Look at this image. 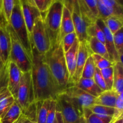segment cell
Segmentation results:
<instances>
[{
	"label": "cell",
	"mask_w": 123,
	"mask_h": 123,
	"mask_svg": "<svg viewBox=\"0 0 123 123\" xmlns=\"http://www.w3.org/2000/svg\"><path fill=\"white\" fill-rule=\"evenodd\" d=\"M31 60V78L35 102L44 100H56L62 90L53 76L44 58V55L37 50L33 44Z\"/></svg>",
	"instance_id": "obj_1"
},
{
	"label": "cell",
	"mask_w": 123,
	"mask_h": 123,
	"mask_svg": "<svg viewBox=\"0 0 123 123\" xmlns=\"http://www.w3.org/2000/svg\"><path fill=\"white\" fill-rule=\"evenodd\" d=\"M44 55L53 76L62 91L68 86L74 85L67 69L61 39L52 42L50 48Z\"/></svg>",
	"instance_id": "obj_2"
},
{
	"label": "cell",
	"mask_w": 123,
	"mask_h": 123,
	"mask_svg": "<svg viewBox=\"0 0 123 123\" xmlns=\"http://www.w3.org/2000/svg\"><path fill=\"white\" fill-rule=\"evenodd\" d=\"M10 24L21 42L28 56L32 60L31 43L19 0H14V7L10 19Z\"/></svg>",
	"instance_id": "obj_3"
},
{
	"label": "cell",
	"mask_w": 123,
	"mask_h": 123,
	"mask_svg": "<svg viewBox=\"0 0 123 123\" xmlns=\"http://www.w3.org/2000/svg\"><path fill=\"white\" fill-rule=\"evenodd\" d=\"M8 28L11 39L10 61L14 62L22 73L30 72L32 68L31 59L10 24H8Z\"/></svg>",
	"instance_id": "obj_4"
},
{
	"label": "cell",
	"mask_w": 123,
	"mask_h": 123,
	"mask_svg": "<svg viewBox=\"0 0 123 123\" xmlns=\"http://www.w3.org/2000/svg\"><path fill=\"white\" fill-rule=\"evenodd\" d=\"M64 5L60 1H55L48 11L41 13L48 32L50 43L61 39L60 36V26L62 19Z\"/></svg>",
	"instance_id": "obj_5"
},
{
	"label": "cell",
	"mask_w": 123,
	"mask_h": 123,
	"mask_svg": "<svg viewBox=\"0 0 123 123\" xmlns=\"http://www.w3.org/2000/svg\"><path fill=\"white\" fill-rule=\"evenodd\" d=\"M56 111L62 114L64 123H86L84 113L79 111L64 92L56 98Z\"/></svg>",
	"instance_id": "obj_6"
},
{
	"label": "cell",
	"mask_w": 123,
	"mask_h": 123,
	"mask_svg": "<svg viewBox=\"0 0 123 123\" xmlns=\"http://www.w3.org/2000/svg\"><path fill=\"white\" fill-rule=\"evenodd\" d=\"M30 40L31 44L41 54H45L50 48V38L42 15L35 20Z\"/></svg>",
	"instance_id": "obj_7"
},
{
	"label": "cell",
	"mask_w": 123,
	"mask_h": 123,
	"mask_svg": "<svg viewBox=\"0 0 123 123\" xmlns=\"http://www.w3.org/2000/svg\"><path fill=\"white\" fill-rule=\"evenodd\" d=\"M20 106L22 113L34 101L31 72L22 73L18 89V97L16 100Z\"/></svg>",
	"instance_id": "obj_8"
},
{
	"label": "cell",
	"mask_w": 123,
	"mask_h": 123,
	"mask_svg": "<svg viewBox=\"0 0 123 123\" xmlns=\"http://www.w3.org/2000/svg\"><path fill=\"white\" fill-rule=\"evenodd\" d=\"M62 92L73 100L78 102L83 108H88L94 105L96 97L74 85L67 87L63 90Z\"/></svg>",
	"instance_id": "obj_9"
},
{
	"label": "cell",
	"mask_w": 123,
	"mask_h": 123,
	"mask_svg": "<svg viewBox=\"0 0 123 123\" xmlns=\"http://www.w3.org/2000/svg\"><path fill=\"white\" fill-rule=\"evenodd\" d=\"M8 23L4 17L0 20V61L4 63L10 59L11 39Z\"/></svg>",
	"instance_id": "obj_10"
},
{
	"label": "cell",
	"mask_w": 123,
	"mask_h": 123,
	"mask_svg": "<svg viewBox=\"0 0 123 123\" xmlns=\"http://www.w3.org/2000/svg\"><path fill=\"white\" fill-rule=\"evenodd\" d=\"M21 5L23 16L28 31L30 39H31V32L34 21L41 15L40 12L35 6L32 0H19ZM31 42V40H30Z\"/></svg>",
	"instance_id": "obj_11"
},
{
	"label": "cell",
	"mask_w": 123,
	"mask_h": 123,
	"mask_svg": "<svg viewBox=\"0 0 123 123\" xmlns=\"http://www.w3.org/2000/svg\"><path fill=\"white\" fill-rule=\"evenodd\" d=\"M81 18L88 25L94 23L98 19L97 0H79Z\"/></svg>",
	"instance_id": "obj_12"
},
{
	"label": "cell",
	"mask_w": 123,
	"mask_h": 123,
	"mask_svg": "<svg viewBox=\"0 0 123 123\" xmlns=\"http://www.w3.org/2000/svg\"><path fill=\"white\" fill-rule=\"evenodd\" d=\"M92 54V52L89 47L88 43L79 42L75 72L72 78V81H73L74 85L76 84L79 81V79L81 78L82 72V70L85 62H86L88 57Z\"/></svg>",
	"instance_id": "obj_13"
},
{
	"label": "cell",
	"mask_w": 123,
	"mask_h": 123,
	"mask_svg": "<svg viewBox=\"0 0 123 123\" xmlns=\"http://www.w3.org/2000/svg\"><path fill=\"white\" fill-rule=\"evenodd\" d=\"M96 22L104 32L105 38V44L108 51L110 61L114 62L120 61L119 55L114 46L113 34L111 33L109 28L106 26L103 20L101 19H97Z\"/></svg>",
	"instance_id": "obj_14"
},
{
	"label": "cell",
	"mask_w": 123,
	"mask_h": 123,
	"mask_svg": "<svg viewBox=\"0 0 123 123\" xmlns=\"http://www.w3.org/2000/svg\"><path fill=\"white\" fill-rule=\"evenodd\" d=\"M22 72L20 70L18 66L10 61L9 64L8 73V82L7 88L15 100L18 97V89L20 84V78Z\"/></svg>",
	"instance_id": "obj_15"
},
{
	"label": "cell",
	"mask_w": 123,
	"mask_h": 123,
	"mask_svg": "<svg viewBox=\"0 0 123 123\" xmlns=\"http://www.w3.org/2000/svg\"><path fill=\"white\" fill-rule=\"evenodd\" d=\"M72 16L77 39L79 42L88 43L90 38L88 36L86 32V28L88 25L85 22L80 15L74 12H72Z\"/></svg>",
	"instance_id": "obj_16"
},
{
	"label": "cell",
	"mask_w": 123,
	"mask_h": 123,
	"mask_svg": "<svg viewBox=\"0 0 123 123\" xmlns=\"http://www.w3.org/2000/svg\"><path fill=\"white\" fill-rule=\"evenodd\" d=\"M79 46V42L76 38L74 43H73L72 46L70 48L69 50L66 52H65V58H66V64H67V69H68L70 77L72 80V78H73L74 72H75Z\"/></svg>",
	"instance_id": "obj_17"
},
{
	"label": "cell",
	"mask_w": 123,
	"mask_h": 123,
	"mask_svg": "<svg viewBox=\"0 0 123 123\" xmlns=\"http://www.w3.org/2000/svg\"><path fill=\"white\" fill-rule=\"evenodd\" d=\"M74 31L72 13L68 11L66 7L64 6L62 10V19H61V26H60V38H62L66 35Z\"/></svg>",
	"instance_id": "obj_18"
},
{
	"label": "cell",
	"mask_w": 123,
	"mask_h": 123,
	"mask_svg": "<svg viewBox=\"0 0 123 123\" xmlns=\"http://www.w3.org/2000/svg\"><path fill=\"white\" fill-rule=\"evenodd\" d=\"M118 95L113 90H106L96 97L94 105L114 108Z\"/></svg>",
	"instance_id": "obj_19"
},
{
	"label": "cell",
	"mask_w": 123,
	"mask_h": 123,
	"mask_svg": "<svg viewBox=\"0 0 123 123\" xmlns=\"http://www.w3.org/2000/svg\"><path fill=\"white\" fill-rule=\"evenodd\" d=\"M74 85L80 88L96 98L103 92V91L96 84L93 78L86 79L81 78L76 84H74Z\"/></svg>",
	"instance_id": "obj_20"
},
{
	"label": "cell",
	"mask_w": 123,
	"mask_h": 123,
	"mask_svg": "<svg viewBox=\"0 0 123 123\" xmlns=\"http://www.w3.org/2000/svg\"><path fill=\"white\" fill-rule=\"evenodd\" d=\"M114 83L112 90L118 94L123 93V64L121 61L116 62L114 66Z\"/></svg>",
	"instance_id": "obj_21"
},
{
	"label": "cell",
	"mask_w": 123,
	"mask_h": 123,
	"mask_svg": "<svg viewBox=\"0 0 123 123\" xmlns=\"http://www.w3.org/2000/svg\"><path fill=\"white\" fill-rule=\"evenodd\" d=\"M22 114V111L19 103L16 100L10 109L4 116L0 119V123H14L16 122Z\"/></svg>",
	"instance_id": "obj_22"
},
{
	"label": "cell",
	"mask_w": 123,
	"mask_h": 123,
	"mask_svg": "<svg viewBox=\"0 0 123 123\" xmlns=\"http://www.w3.org/2000/svg\"><path fill=\"white\" fill-rule=\"evenodd\" d=\"M15 99L8 88L0 93V119L10 109Z\"/></svg>",
	"instance_id": "obj_23"
},
{
	"label": "cell",
	"mask_w": 123,
	"mask_h": 123,
	"mask_svg": "<svg viewBox=\"0 0 123 123\" xmlns=\"http://www.w3.org/2000/svg\"><path fill=\"white\" fill-rule=\"evenodd\" d=\"M50 100H51L48 99L36 102V108H37V117H36L37 123H46L47 115H48Z\"/></svg>",
	"instance_id": "obj_24"
},
{
	"label": "cell",
	"mask_w": 123,
	"mask_h": 123,
	"mask_svg": "<svg viewBox=\"0 0 123 123\" xmlns=\"http://www.w3.org/2000/svg\"><path fill=\"white\" fill-rule=\"evenodd\" d=\"M89 47L92 54H97L109 60V56L105 45L95 37H90L88 42Z\"/></svg>",
	"instance_id": "obj_25"
},
{
	"label": "cell",
	"mask_w": 123,
	"mask_h": 123,
	"mask_svg": "<svg viewBox=\"0 0 123 123\" xmlns=\"http://www.w3.org/2000/svg\"><path fill=\"white\" fill-rule=\"evenodd\" d=\"M97 7L98 11V19L104 20L111 16H123V14L119 13L114 8L108 6L102 0H97Z\"/></svg>",
	"instance_id": "obj_26"
},
{
	"label": "cell",
	"mask_w": 123,
	"mask_h": 123,
	"mask_svg": "<svg viewBox=\"0 0 123 123\" xmlns=\"http://www.w3.org/2000/svg\"><path fill=\"white\" fill-rule=\"evenodd\" d=\"M84 115L86 123H112L113 121L112 117L95 114L88 108H84Z\"/></svg>",
	"instance_id": "obj_27"
},
{
	"label": "cell",
	"mask_w": 123,
	"mask_h": 123,
	"mask_svg": "<svg viewBox=\"0 0 123 123\" xmlns=\"http://www.w3.org/2000/svg\"><path fill=\"white\" fill-rule=\"evenodd\" d=\"M103 20L112 34L123 28V16H111Z\"/></svg>",
	"instance_id": "obj_28"
},
{
	"label": "cell",
	"mask_w": 123,
	"mask_h": 123,
	"mask_svg": "<svg viewBox=\"0 0 123 123\" xmlns=\"http://www.w3.org/2000/svg\"><path fill=\"white\" fill-rule=\"evenodd\" d=\"M86 32H87V34L89 38L95 37L97 40L102 42L103 44L105 43L104 32L102 31L101 28L97 25L96 22L88 25L87 28H86Z\"/></svg>",
	"instance_id": "obj_29"
},
{
	"label": "cell",
	"mask_w": 123,
	"mask_h": 123,
	"mask_svg": "<svg viewBox=\"0 0 123 123\" xmlns=\"http://www.w3.org/2000/svg\"><path fill=\"white\" fill-rule=\"evenodd\" d=\"M10 62V59H9L4 63H2L0 70V93L7 89Z\"/></svg>",
	"instance_id": "obj_30"
},
{
	"label": "cell",
	"mask_w": 123,
	"mask_h": 123,
	"mask_svg": "<svg viewBox=\"0 0 123 123\" xmlns=\"http://www.w3.org/2000/svg\"><path fill=\"white\" fill-rule=\"evenodd\" d=\"M96 66L94 63L93 59L91 55L89 56L85 62L84 67L82 72L81 78L86 79H92L96 71Z\"/></svg>",
	"instance_id": "obj_31"
},
{
	"label": "cell",
	"mask_w": 123,
	"mask_h": 123,
	"mask_svg": "<svg viewBox=\"0 0 123 123\" xmlns=\"http://www.w3.org/2000/svg\"><path fill=\"white\" fill-rule=\"evenodd\" d=\"M90 111L92 113L100 115H105V116H109L112 117L114 114V108L105 106L102 105H94L88 107Z\"/></svg>",
	"instance_id": "obj_32"
},
{
	"label": "cell",
	"mask_w": 123,
	"mask_h": 123,
	"mask_svg": "<svg viewBox=\"0 0 123 123\" xmlns=\"http://www.w3.org/2000/svg\"><path fill=\"white\" fill-rule=\"evenodd\" d=\"M115 48L120 57L121 62H123V28L113 34Z\"/></svg>",
	"instance_id": "obj_33"
},
{
	"label": "cell",
	"mask_w": 123,
	"mask_h": 123,
	"mask_svg": "<svg viewBox=\"0 0 123 123\" xmlns=\"http://www.w3.org/2000/svg\"><path fill=\"white\" fill-rule=\"evenodd\" d=\"M91 56L93 59L94 63L96 67L100 70L108 68V67H113L115 64V62H112L110 60H107V59L103 58V56L97 55V54H92Z\"/></svg>",
	"instance_id": "obj_34"
},
{
	"label": "cell",
	"mask_w": 123,
	"mask_h": 123,
	"mask_svg": "<svg viewBox=\"0 0 123 123\" xmlns=\"http://www.w3.org/2000/svg\"><path fill=\"white\" fill-rule=\"evenodd\" d=\"M101 73L105 82L107 90H112L114 83V68L113 67H108L100 70Z\"/></svg>",
	"instance_id": "obj_35"
},
{
	"label": "cell",
	"mask_w": 123,
	"mask_h": 123,
	"mask_svg": "<svg viewBox=\"0 0 123 123\" xmlns=\"http://www.w3.org/2000/svg\"><path fill=\"white\" fill-rule=\"evenodd\" d=\"M2 10L6 22L10 24L11 14L14 4V0H1Z\"/></svg>",
	"instance_id": "obj_36"
},
{
	"label": "cell",
	"mask_w": 123,
	"mask_h": 123,
	"mask_svg": "<svg viewBox=\"0 0 123 123\" xmlns=\"http://www.w3.org/2000/svg\"><path fill=\"white\" fill-rule=\"evenodd\" d=\"M56 1L61 2L71 13L74 12L80 16L79 0H55V1Z\"/></svg>",
	"instance_id": "obj_37"
},
{
	"label": "cell",
	"mask_w": 123,
	"mask_h": 123,
	"mask_svg": "<svg viewBox=\"0 0 123 123\" xmlns=\"http://www.w3.org/2000/svg\"><path fill=\"white\" fill-rule=\"evenodd\" d=\"M114 114L112 117L113 121L117 119L123 117V93L118 95L115 107H114Z\"/></svg>",
	"instance_id": "obj_38"
},
{
	"label": "cell",
	"mask_w": 123,
	"mask_h": 123,
	"mask_svg": "<svg viewBox=\"0 0 123 123\" xmlns=\"http://www.w3.org/2000/svg\"><path fill=\"white\" fill-rule=\"evenodd\" d=\"M76 38V34L74 31L66 35L62 38L61 42H62V48H63V50L64 51V52H67L69 50L70 48L72 46L73 43H74Z\"/></svg>",
	"instance_id": "obj_39"
},
{
	"label": "cell",
	"mask_w": 123,
	"mask_h": 123,
	"mask_svg": "<svg viewBox=\"0 0 123 123\" xmlns=\"http://www.w3.org/2000/svg\"><path fill=\"white\" fill-rule=\"evenodd\" d=\"M32 1L40 13H43L48 10L55 0H32Z\"/></svg>",
	"instance_id": "obj_40"
},
{
	"label": "cell",
	"mask_w": 123,
	"mask_h": 123,
	"mask_svg": "<svg viewBox=\"0 0 123 123\" xmlns=\"http://www.w3.org/2000/svg\"><path fill=\"white\" fill-rule=\"evenodd\" d=\"M22 115L30 121L36 122L37 108H36V102H33L32 104L30 105L26 111L22 113Z\"/></svg>",
	"instance_id": "obj_41"
},
{
	"label": "cell",
	"mask_w": 123,
	"mask_h": 123,
	"mask_svg": "<svg viewBox=\"0 0 123 123\" xmlns=\"http://www.w3.org/2000/svg\"><path fill=\"white\" fill-rule=\"evenodd\" d=\"M56 112V100H51L48 115H47L46 123H54Z\"/></svg>",
	"instance_id": "obj_42"
},
{
	"label": "cell",
	"mask_w": 123,
	"mask_h": 123,
	"mask_svg": "<svg viewBox=\"0 0 123 123\" xmlns=\"http://www.w3.org/2000/svg\"><path fill=\"white\" fill-rule=\"evenodd\" d=\"M93 79L96 84H97V86L101 89L103 91L107 90L105 82L104 79L101 73L100 70L96 68V71H95Z\"/></svg>",
	"instance_id": "obj_43"
},
{
	"label": "cell",
	"mask_w": 123,
	"mask_h": 123,
	"mask_svg": "<svg viewBox=\"0 0 123 123\" xmlns=\"http://www.w3.org/2000/svg\"><path fill=\"white\" fill-rule=\"evenodd\" d=\"M102 1L108 6L116 10L119 13L123 14V6L118 2V0H102Z\"/></svg>",
	"instance_id": "obj_44"
},
{
	"label": "cell",
	"mask_w": 123,
	"mask_h": 123,
	"mask_svg": "<svg viewBox=\"0 0 123 123\" xmlns=\"http://www.w3.org/2000/svg\"><path fill=\"white\" fill-rule=\"evenodd\" d=\"M54 123H64L63 119H62V114L60 112L56 111V115H55V118L54 120Z\"/></svg>",
	"instance_id": "obj_45"
},
{
	"label": "cell",
	"mask_w": 123,
	"mask_h": 123,
	"mask_svg": "<svg viewBox=\"0 0 123 123\" xmlns=\"http://www.w3.org/2000/svg\"><path fill=\"white\" fill-rule=\"evenodd\" d=\"M25 118H25V117H24V115L22 114V115L20 116V117L19 118V120H18L16 122L14 123H24V121H25Z\"/></svg>",
	"instance_id": "obj_46"
},
{
	"label": "cell",
	"mask_w": 123,
	"mask_h": 123,
	"mask_svg": "<svg viewBox=\"0 0 123 123\" xmlns=\"http://www.w3.org/2000/svg\"><path fill=\"white\" fill-rule=\"evenodd\" d=\"M2 17H4L3 13L2 10V4H1V0H0V20L2 19Z\"/></svg>",
	"instance_id": "obj_47"
},
{
	"label": "cell",
	"mask_w": 123,
	"mask_h": 123,
	"mask_svg": "<svg viewBox=\"0 0 123 123\" xmlns=\"http://www.w3.org/2000/svg\"><path fill=\"white\" fill-rule=\"evenodd\" d=\"M112 123H123V117L117 119V120H115V121H112Z\"/></svg>",
	"instance_id": "obj_48"
},
{
	"label": "cell",
	"mask_w": 123,
	"mask_h": 123,
	"mask_svg": "<svg viewBox=\"0 0 123 123\" xmlns=\"http://www.w3.org/2000/svg\"><path fill=\"white\" fill-rule=\"evenodd\" d=\"M25 118H26V117H25ZM24 123H37L34 122V121H30V120H29L28 119H27L26 118H25V121H24Z\"/></svg>",
	"instance_id": "obj_49"
},
{
	"label": "cell",
	"mask_w": 123,
	"mask_h": 123,
	"mask_svg": "<svg viewBox=\"0 0 123 123\" xmlns=\"http://www.w3.org/2000/svg\"><path fill=\"white\" fill-rule=\"evenodd\" d=\"M118 2H120L122 6H123V0H118Z\"/></svg>",
	"instance_id": "obj_50"
},
{
	"label": "cell",
	"mask_w": 123,
	"mask_h": 123,
	"mask_svg": "<svg viewBox=\"0 0 123 123\" xmlns=\"http://www.w3.org/2000/svg\"><path fill=\"white\" fill-rule=\"evenodd\" d=\"M2 62H1V61H0V70H1V66H2Z\"/></svg>",
	"instance_id": "obj_51"
}]
</instances>
